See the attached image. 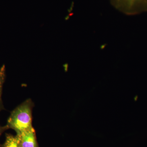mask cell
Instances as JSON below:
<instances>
[{
  "label": "cell",
  "instance_id": "2",
  "mask_svg": "<svg viewBox=\"0 0 147 147\" xmlns=\"http://www.w3.org/2000/svg\"><path fill=\"white\" fill-rule=\"evenodd\" d=\"M110 2L117 9L127 15L147 10V0H110Z\"/></svg>",
  "mask_w": 147,
  "mask_h": 147
},
{
  "label": "cell",
  "instance_id": "5",
  "mask_svg": "<svg viewBox=\"0 0 147 147\" xmlns=\"http://www.w3.org/2000/svg\"><path fill=\"white\" fill-rule=\"evenodd\" d=\"M6 77L5 65H3L0 68V112L4 110L2 100L3 85L5 81Z\"/></svg>",
  "mask_w": 147,
  "mask_h": 147
},
{
  "label": "cell",
  "instance_id": "3",
  "mask_svg": "<svg viewBox=\"0 0 147 147\" xmlns=\"http://www.w3.org/2000/svg\"><path fill=\"white\" fill-rule=\"evenodd\" d=\"M18 135L22 147H39L34 128Z\"/></svg>",
  "mask_w": 147,
  "mask_h": 147
},
{
  "label": "cell",
  "instance_id": "1",
  "mask_svg": "<svg viewBox=\"0 0 147 147\" xmlns=\"http://www.w3.org/2000/svg\"><path fill=\"white\" fill-rule=\"evenodd\" d=\"M34 103L28 98L18 105L11 113L6 125L9 129L20 134L34 128L32 125V110Z\"/></svg>",
  "mask_w": 147,
  "mask_h": 147
},
{
  "label": "cell",
  "instance_id": "6",
  "mask_svg": "<svg viewBox=\"0 0 147 147\" xmlns=\"http://www.w3.org/2000/svg\"><path fill=\"white\" fill-rule=\"evenodd\" d=\"M8 129V127H7V126L6 125L3 126H2L0 125V137H1L2 134L3 133L5 130H7V129ZM1 146L0 145V147H1Z\"/></svg>",
  "mask_w": 147,
  "mask_h": 147
},
{
  "label": "cell",
  "instance_id": "4",
  "mask_svg": "<svg viewBox=\"0 0 147 147\" xmlns=\"http://www.w3.org/2000/svg\"><path fill=\"white\" fill-rule=\"evenodd\" d=\"M1 147H22L18 135L6 134L4 143Z\"/></svg>",
  "mask_w": 147,
  "mask_h": 147
}]
</instances>
